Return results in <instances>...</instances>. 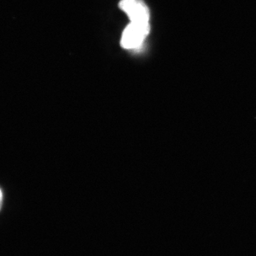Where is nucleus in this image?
<instances>
[{
  "mask_svg": "<svg viewBox=\"0 0 256 256\" xmlns=\"http://www.w3.org/2000/svg\"><path fill=\"white\" fill-rule=\"evenodd\" d=\"M2 202H3V194H2V192L1 188H0V210H1L2 206Z\"/></svg>",
  "mask_w": 256,
  "mask_h": 256,
  "instance_id": "7ed1b4c3",
  "label": "nucleus"
},
{
  "mask_svg": "<svg viewBox=\"0 0 256 256\" xmlns=\"http://www.w3.org/2000/svg\"><path fill=\"white\" fill-rule=\"evenodd\" d=\"M150 26L148 23L130 22L124 28L121 38V46L126 50H136L142 44L149 34Z\"/></svg>",
  "mask_w": 256,
  "mask_h": 256,
  "instance_id": "f257e3e1",
  "label": "nucleus"
},
{
  "mask_svg": "<svg viewBox=\"0 0 256 256\" xmlns=\"http://www.w3.org/2000/svg\"><path fill=\"white\" fill-rule=\"evenodd\" d=\"M119 8L127 14L131 22H149V9L143 0H121Z\"/></svg>",
  "mask_w": 256,
  "mask_h": 256,
  "instance_id": "f03ea898",
  "label": "nucleus"
}]
</instances>
